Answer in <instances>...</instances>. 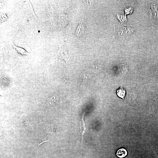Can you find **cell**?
Returning <instances> with one entry per match:
<instances>
[{
    "mask_svg": "<svg viewBox=\"0 0 158 158\" xmlns=\"http://www.w3.org/2000/svg\"><path fill=\"white\" fill-rule=\"evenodd\" d=\"M114 35L116 37L130 34L133 33V28L131 27L114 26Z\"/></svg>",
    "mask_w": 158,
    "mask_h": 158,
    "instance_id": "obj_1",
    "label": "cell"
},
{
    "mask_svg": "<svg viewBox=\"0 0 158 158\" xmlns=\"http://www.w3.org/2000/svg\"><path fill=\"white\" fill-rule=\"evenodd\" d=\"M85 27V24L84 20L80 18L78 25L75 33V35L77 37H80L83 34Z\"/></svg>",
    "mask_w": 158,
    "mask_h": 158,
    "instance_id": "obj_2",
    "label": "cell"
},
{
    "mask_svg": "<svg viewBox=\"0 0 158 158\" xmlns=\"http://www.w3.org/2000/svg\"><path fill=\"white\" fill-rule=\"evenodd\" d=\"M57 56L58 57L64 60L67 63L68 60V57L67 51L63 47H60L58 51Z\"/></svg>",
    "mask_w": 158,
    "mask_h": 158,
    "instance_id": "obj_3",
    "label": "cell"
},
{
    "mask_svg": "<svg viewBox=\"0 0 158 158\" xmlns=\"http://www.w3.org/2000/svg\"><path fill=\"white\" fill-rule=\"evenodd\" d=\"M13 47L18 54L23 56L29 55L31 54L24 49L17 47L13 43Z\"/></svg>",
    "mask_w": 158,
    "mask_h": 158,
    "instance_id": "obj_4",
    "label": "cell"
},
{
    "mask_svg": "<svg viewBox=\"0 0 158 158\" xmlns=\"http://www.w3.org/2000/svg\"><path fill=\"white\" fill-rule=\"evenodd\" d=\"M152 16L154 18H158V10L157 7L154 4H152L151 5Z\"/></svg>",
    "mask_w": 158,
    "mask_h": 158,
    "instance_id": "obj_5",
    "label": "cell"
},
{
    "mask_svg": "<svg viewBox=\"0 0 158 158\" xmlns=\"http://www.w3.org/2000/svg\"><path fill=\"white\" fill-rule=\"evenodd\" d=\"M84 118V114H83L82 119L81 120H80V130L81 133L82 140H83V137L86 131V127Z\"/></svg>",
    "mask_w": 158,
    "mask_h": 158,
    "instance_id": "obj_6",
    "label": "cell"
},
{
    "mask_svg": "<svg viewBox=\"0 0 158 158\" xmlns=\"http://www.w3.org/2000/svg\"><path fill=\"white\" fill-rule=\"evenodd\" d=\"M116 94L120 98L124 99L126 95V90L122 86H121L116 90Z\"/></svg>",
    "mask_w": 158,
    "mask_h": 158,
    "instance_id": "obj_7",
    "label": "cell"
},
{
    "mask_svg": "<svg viewBox=\"0 0 158 158\" xmlns=\"http://www.w3.org/2000/svg\"><path fill=\"white\" fill-rule=\"evenodd\" d=\"M127 154V152L126 149L121 148L119 149L116 153L117 156L120 158L125 157Z\"/></svg>",
    "mask_w": 158,
    "mask_h": 158,
    "instance_id": "obj_8",
    "label": "cell"
},
{
    "mask_svg": "<svg viewBox=\"0 0 158 158\" xmlns=\"http://www.w3.org/2000/svg\"><path fill=\"white\" fill-rule=\"evenodd\" d=\"M23 122L24 123L25 127L29 130L30 133H32L33 132V129L32 126L30 125V123L25 119H24L23 120Z\"/></svg>",
    "mask_w": 158,
    "mask_h": 158,
    "instance_id": "obj_9",
    "label": "cell"
},
{
    "mask_svg": "<svg viewBox=\"0 0 158 158\" xmlns=\"http://www.w3.org/2000/svg\"><path fill=\"white\" fill-rule=\"evenodd\" d=\"M47 10L50 17H51V18L52 19L53 14V7L51 5L47 4Z\"/></svg>",
    "mask_w": 158,
    "mask_h": 158,
    "instance_id": "obj_10",
    "label": "cell"
},
{
    "mask_svg": "<svg viewBox=\"0 0 158 158\" xmlns=\"http://www.w3.org/2000/svg\"><path fill=\"white\" fill-rule=\"evenodd\" d=\"M83 2L85 4L89 6H91L92 5H93L94 4V1H83Z\"/></svg>",
    "mask_w": 158,
    "mask_h": 158,
    "instance_id": "obj_11",
    "label": "cell"
}]
</instances>
